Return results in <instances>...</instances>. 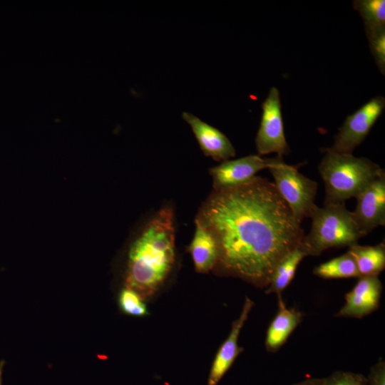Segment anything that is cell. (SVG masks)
<instances>
[{
    "label": "cell",
    "mask_w": 385,
    "mask_h": 385,
    "mask_svg": "<svg viewBox=\"0 0 385 385\" xmlns=\"http://www.w3.org/2000/svg\"><path fill=\"white\" fill-rule=\"evenodd\" d=\"M269 170L297 220L302 223L304 218L310 217L317 207L314 203L317 183L299 173L297 166L284 163L281 156L277 155L276 164Z\"/></svg>",
    "instance_id": "5b68a950"
},
{
    "label": "cell",
    "mask_w": 385,
    "mask_h": 385,
    "mask_svg": "<svg viewBox=\"0 0 385 385\" xmlns=\"http://www.w3.org/2000/svg\"><path fill=\"white\" fill-rule=\"evenodd\" d=\"M356 199V206L352 214L363 236L366 235L379 226H384V171L368 185Z\"/></svg>",
    "instance_id": "9c48e42d"
},
{
    "label": "cell",
    "mask_w": 385,
    "mask_h": 385,
    "mask_svg": "<svg viewBox=\"0 0 385 385\" xmlns=\"http://www.w3.org/2000/svg\"><path fill=\"white\" fill-rule=\"evenodd\" d=\"M319 172L324 183V205L356 197L384 170L366 158L324 148Z\"/></svg>",
    "instance_id": "3957f363"
},
{
    "label": "cell",
    "mask_w": 385,
    "mask_h": 385,
    "mask_svg": "<svg viewBox=\"0 0 385 385\" xmlns=\"http://www.w3.org/2000/svg\"><path fill=\"white\" fill-rule=\"evenodd\" d=\"M195 268L200 273H206L217 265L219 250L213 235L195 221V231L188 247Z\"/></svg>",
    "instance_id": "5bb4252c"
},
{
    "label": "cell",
    "mask_w": 385,
    "mask_h": 385,
    "mask_svg": "<svg viewBox=\"0 0 385 385\" xmlns=\"http://www.w3.org/2000/svg\"><path fill=\"white\" fill-rule=\"evenodd\" d=\"M310 217V232L300 245L307 256H319L329 248L349 247L364 237L344 202L317 207Z\"/></svg>",
    "instance_id": "277c9868"
},
{
    "label": "cell",
    "mask_w": 385,
    "mask_h": 385,
    "mask_svg": "<svg viewBox=\"0 0 385 385\" xmlns=\"http://www.w3.org/2000/svg\"><path fill=\"white\" fill-rule=\"evenodd\" d=\"M279 298V309L270 323L266 334L265 346L268 351L274 353L287 342L302 319V314L294 308H287Z\"/></svg>",
    "instance_id": "4fadbf2b"
},
{
    "label": "cell",
    "mask_w": 385,
    "mask_h": 385,
    "mask_svg": "<svg viewBox=\"0 0 385 385\" xmlns=\"http://www.w3.org/2000/svg\"><path fill=\"white\" fill-rule=\"evenodd\" d=\"M118 302L120 310L125 314L143 317L148 314L143 297L135 291L127 287L120 292Z\"/></svg>",
    "instance_id": "d6986e66"
},
{
    "label": "cell",
    "mask_w": 385,
    "mask_h": 385,
    "mask_svg": "<svg viewBox=\"0 0 385 385\" xmlns=\"http://www.w3.org/2000/svg\"><path fill=\"white\" fill-rule=\"evenodd\" d=\"M4 365H5V361L4 360L0 361V385L2 384V374H3Z\"/></svg>",
    "instance_id": "cb8c5ba5"
},
{
    "label": "cell",
    "mask_w": 385,
    "mask_h": 385,
    "mask_svg": "<svg viewBox=\"0 0 385 385\" xmlns=\"http://www.w3.org/2000/svg\"><path fill=\"white\" fill-rule=\"evenodd\" d=\"M262 109L260 125L255 138L257 150L260 155L275 153L282 157L289 149L284 132L279 93L276 88L270 89Z\"/></svg>",
    "instance_id": "52a82bcc"
},
{
    "label": "cell",
    "mask_w": 385,
    "mask_h": 385,
    "mask_svg": "<svg viewBox=\"0 0 385 385\" xmlns=\"http://www.w3.org/2000/svg\"><path fill=\"white\" fill-rule=\"evenodd\" d=\"M382 287L377 276L359 277L352 289L345 294V303L336 317L361 319L371 314L379 306Z\"/></svg>",
    "instance_id": "30bf717a"
},
{
    "label": "cell",
    "mask_w": 385,
    "mask_h": 385,
    "mask_svg": "<svg viewBox=\"0 0 385 385\" xmlns=\"http://www.w3.org/2000/svg\"><path fill=\"white\" fill-rule=\"evenodd\" d=\"M366 377V385H385V362L380 359L373 365Z\"/></svg>",
    "instance_id": "7402d4cb"
},
{
    "label": "cell",
    "mask_w": 385,
    "mask_h": 385,
    "mask_svg": "<svg viewBox=\"0 0 385 385\" xmlns=\"http://www.w3.org/2000/svg\"><path fill=\"white\" fill-rule=\"evenodd\" d=\"M366 377L359 373L336 371L322 378L321 385H366Z\"/></svg>",
    "instance_id": "ffe728a7"
},
{
    "label": "cell",
    "mask_w": 385,
    "mask_h": 385,
    "mask_svg": "<svg viewBox=\"0 0 385 385\" xmlns=\"http://www.w3.org/2000/svg\"><path fill=\"white\" fill-rule=\"evenodd\" d=\"M353 5L363 19L368 38L385 34L384 0H356Z\"/></svg>",
    "instance_id": "e0dca14e"
},
{
    "label": "cell",
    "mask_w": 385,
    "mask_h": 385,
    "mask_svg": "<svg viewBox=\"0 0 385 385\" xmlns=\"http://www.w3.org/2000/svg\"><path fill=\"white\" fill-rule=\"evenodd\" d=\"M322 378H309L305 380L297 382L292 385H321Z\"/></svg>",
    "instance_id": "603a6c76"
},
{
    "label": "cell",
    "mask_w": 385,
    "mask_h": 385,
    "mask_svg": "<svg viewBox=\"0 0 385 385\" xmlns=\"http://www.w3.org/2000/svg\"><path fill=\"white\" fill-rule=\"evenodd\" d=\"M183 118L190 125L205 156L211 157L216 161L227 160L235 156L236 153L232 144L217 128L190 113L183 112Z\"/></svg>",
    "instance_id": "7c38bea8"
},
{
    "label": "cell",
    "mask_w": 385,
    "mask_h": 385,
    "mask_svg": "<svg viewBox=\"0 0 385 385\" xmlns=\"http://www.w3.org/2000/svg\"><path fill=\"white\" fill-rule=\"evenodd\" d=\"M253 306L252 300L246 297L239 317L232 323L227 338L220 347L212 362L207 385H217L241 353L242 349L238 346L239 336Z\"/></svg>",
    "instance_id": "8fae6325"
},
{
    "label": "cell",
    "mask_w": 385,
    "mask_h": 385,
    "mask_svg": "<svg viewBox=\"0 0 385 385\" xmlns=\"http://www.w3.org/2000/svg\"><path fill=\"white\" fill-rule=\"evenodd\" d=\"M353 257L361 277L377 276L385 268V245L381 242L374 246L358 244L347 251Z\"/></svg>",
    "instance_id": "9a60e30c"
},
{
    "label": "cell",
    "mask_w": 385,
    "mask_h": 385,
    "mask_svg": "<svg viewBox=\"0 0 385 385\" xmlns=\"http://www.w3.org/2000/svg\"><path fill=\"white\" fill-rule=\"evenodd\" d=\"M384 106V98L377 96L347 116L334 137L333 146L328 149L339 153L352 154L382 113Z\"/></svg>",
    "instance_id": "8992f818"
},
{
    "label": "cell",
    "mask_w": 385,
    "mask_h": 385,
    "mask_svg": "<svg viewBox=\"0 0 385 385\" xmlns=\"http://www.w3.org/2000/svg\"><path fill=\"white\" fill-rule=\"evenodd\" d=\"M175 261L174 213L162 208L131 245L125 287L143 298L153 294L170 273Z\"/></svg>",
    "instance_id": "7a4b0ae2"
},
{
    "label": "cell",
    "mask_w": 385,
    "mask_h": 385,
    "mask_svg": "<svg viewBox=\"0 0 385 385\" xmlns=\"http://www.w3.org/2000/svg\"><path fill=\"white\" fill-rule=\"evenodd\" d=\"M274 158H262L250 155L236 160L222 161L221 164L209 170L212 178L213 189H223L246 183L253 179L257 173L273 167Z\"/></svg>",
    "instance_id": "ba28073f"
},
{
    "label": "cell",
    "mask_w": 385,
    "mask_h": 385,
    "mask_svg": "<svg viewBox=\"0 0 385 385\" xmlns=\"http://www.w3.org/2000/svg\"><path fill=\"white\" fill-rule=\"evenodd\" d=\"M313 273L323 279L360 277L355 261L348 252L318 265Z\"/></svg>",
    "instance_id": "ac0fdd59"
},
{
    "label": "cell",
    "mask_w": 385,
    "mask_h": 385,
    "mask_svg": "<svg viewBox=\"0 0 385 385\" xmlns=\"http://www.w3.org/2000/svg\"><path fill=\"white\" fill-rule=\"evenodd\" d=\"M195 221L217 242V265L260 287L268 286L275 268L305 235L274 183L260 176L213 189Z\"/></svg>",
    "instance_id": "6da1fadb"
},
{
    "label": "cell",
    "mask_w": 385,
    "mask_h": 385,
    "mask_svg": "<svg viewBox=\"0 0 385 385\" xmlns=\"http://www.w3.org/2000/svg\"><path fill=\"white\" fill-rule=\"evenodd\" d=\"M370 49L383 74L385 68V34L369 38Z\"/></svg>",
    "instance_id": "44dd1931"
},
{
    "label": "cell",
    "mask_w": 385,
    "mask_h": 385,
    "mask_svg": "<svg viewBox=\"0 0 385 385\" xmlns=\"http://www.w3.org/2000/svg\"><path fill=\"white\" fill-rule=\"evenodd\" d=\"M307 256L301 246L289 253L275 268L265 293L281 295L292 281L298 265Z\"/></svg>",
    "instance_id": "2e32d148"
}]
</instances>
